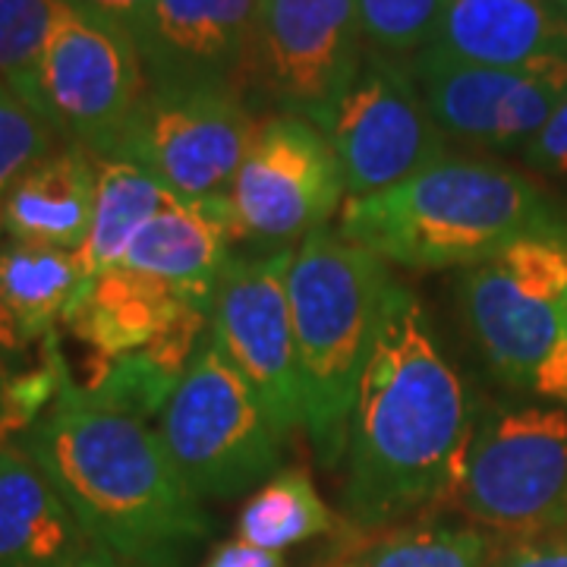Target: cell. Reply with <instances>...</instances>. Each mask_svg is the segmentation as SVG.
Listing matches in <instances>:
<instances>
[{
  "instance_id": "f546056e",
  "label": "cell",
  "mask_w": 567,
  "mask_h": 567,
  "mask_svg": "<svg viewBox=\"0 0 567 567\" xmlns=\"http://www.w3.org/2000/svg\"><path fill=\"white\" fill-rule=\"evenodd\" d=\"M66 3L92 13V17H102V20L121 25L133 39H136V32L148 17V7H152V0H66Z\"/></svg>"
},
{
  "instance_id": "9a60e30c",
  "label": "cell",
  "mask_w": 567,
  "mask_h": 567,
  "mask_svg": "<svg viewBox=\"0 0 567 567\" xmlns=\"http://www.w3.org/2000/svg\"><path fill=\"white\" fill-rule=\"evenodd\" d=\"M259 0H152L136 32L148 85H240Z\"/></svg>"
},
{
  "instance_id": "ba28073f",
  "label": "cell",
  "mask_w": 567,
  "mask_h": 567,
  "mask_svg": "<svg viewBox=\"0 0 567 567\" xmlns=\"http://www.w3.org/2000/svg\"><path fill=\"white\" fill-rule=\"evenodd\" d=\"M461 303L498 382L529 391L539 363L567 331V230L520 237L470 268Z\"/></svg>"
},
{
  "instance_id": "4dcf8cb0",
  "label": "cell",
  "mask_w": 567,
  "mask_h": 567,
  "mask_svg": "<svg viewBox=\"0 0 567 567\" xmlns=\"http://www.w3.org/2000/svg\"><path fill=\"white\" fill-rule=\"evenodd\" d=\"M529 391L546 398V401L567 404V331L561 334V341L551 347V353H548L546 360L539 363Z\"/></svg>"
},
{
  "instance_id": "603a6c76",
  "label": "cell",
  "mask_w": 567,
  "mask_h": 567,
  "mask_svg": "<svg viewBox=\"0 0 567 567\" xmlns=\"http://www.w3.org/2000/svg\"><path fill=\"white\" fill-rule=\"evenodd\" d=\"M338 529L334 511L324 505L319 488L303 466H281L249 495L237 517V539L278 551L328 536Z\"/></svg>"
},
{
  "instance_id": "e0dca14e",
  "label": "cell",
  "mask_w": 567,
  "mask_h": 567,
  "mask_svg": "<svg viewBox=\"0 0 567 567\" xmlns=\"http://www.w3.org/2000/svg\"><path fill=\"white\" fill-rule=\"evenodd\" d=\"M429 51L473 66H524L567 54V17L548 0H447Z\"/></svg>"
},
{
  "instance_id": "ac0fdd59",
  "label": "cell",
  "mask_w": 567,
  "mask_h": 567,
  "mask_svg": "<svg viewBox=\"0 0 567 567\" xmlns=\"http://www.w3.org/2000/svg\"><path fill=\"white\" fill-rule=\"evenodd\" d=\"M99 548L20 442L0 445V567H73Z\"/></svg>"
},
{
  "instance_id": "2e32d148",
  "label": "cell",
  "mask_w": 567,
  "mask_h": 567,
  "mask_svg": "<svg viewBox=\"0 0 567 567\" xmlns=\"http://www.w3.org/2000/svg\"><path fill=\"white\" fill-rule=\"evenodd\" d=\"M189 316H212V300L114 265L82 281L63 324L104 363L155 344Z\"/></svg>"
},
{
  "instance_id": "4316f807",
  "label": "cell",
  "mask_w": 567,
  "mask_h": 567,
  "mask_svg": "<svg viewBox=\"0 0 567 567\" xmlns=\"http://www.w3.org/2000/svg\"><path fill=\"white\" fill-rule=\"evenodd\" d=\"M61 142L66 140L39 111H32L13 89L0 85V205L13 183Z\"/></svg>"
},
{
  "instance_id": "836d02e7",
  "label": "cell",
  "mask_w": 567,
  "mask_h": 567,
  "mask_svg": "<svg viewBox=\"0 0 567 567\" xmlns=\"http://www.w3.org/2000/svg\"><path fill=\"white\" fill-rule=\"evenodd\" d=\"M73 567H130V565H123V561H114V558H107V555H102V551H95V555L82 558L80 565H73Z\"/></svg>"
},
{
  "instance_id": "d4e9b609",
  "label": "cell",
  "mask_w": 567,
  "mask_h": 567,
  "mask_svg": "<svg viewBox=\"0 0 567 567\" xmlns=\"http://www.w3.org/2000/svg\"><path fill=\"white\" fill-rule=\"evenodd\" d=\"M447 0H357V20L369 51L410 61L445 13Z\"/></svg>"
},
{
  "instance_id": "5bb4252c",
  "label": "cell",
  "mask_w": 567,
  "mask_h": 567,
  "mask_svg": "<svg viewBox=\"0 0 567 567\" xmlns=\"http://www.w3.org/2000/svg\"><path fill=\"white\" fill-rule=\"evenodd\" d=\"M410 70L447 140L483 148H524L567 95V54L498 70L423 48Z\"/></svg>"
},
{
  "instance_id": "7a4b0ae2",
  "label": "cell",
  "mask_w": 567,
  "mask_h": 567,
  "mask_svg": "<svg viewBox=\"0 0 567 567\" xmlns=\"http://www.w3.org/2000/svg\"><path fill=\"white\" fill-rule=\"evenodd\" d=\"M102 555L130 567H186L215 524L167 461L158 432L73 382L20 442Z\"/></svg>"
},
{
  "instance_id": "d6986e66",
  "label": "cell",
  "mask_w": 567,
  "mask_h": 567,
  "mask_svg": "<svg viewBox=\"0 0 567 567\" xmlns=\"http://www.w3.org/2000/svg\"><path fill=\"white\" fill-rule=\"evenodd\" d=\"M234 240L230 196L199 205L171 196L162 212L136 234L123 265L203 300H215L218 278L234 256Z\"/></svg>"
},
{
  "instance_id": "484cf974",
  "label": "cell",
  "mask_w": 567,
  "mask_h": 567,
  "mask_svg": "<svg viewBox=\"0 0 567 567\" xmlns=\"http://www.w3.org/2000/svg\"><path fill=\"white\" fill-rule=\"evenodd\" d=\"M66 0H0V85L17 89L66 17Z\"/></svg>"
},
{
  "instance_id": "1f68e13d",
  "label": "cell",
  "mask_w": 567,
  "mask_h": 567,
  "mask_svg": "<svg viewBox=\"0 0 567 567\" xmlns=\"http://www.w3.org/2000/svg\"><path fill=\"white\" fill-rule=\"evenodd\" d=\"M203 567H287L284 565V555L278 551H268V548L249 546L244 539H230L218 546Z\"/></svg>"
},
{
  "instance_id": "f1b7e54d",
  "label": "cell",
  "mask_w": 567,
  "mask_h": 567,
  "mask_svg": "<svg viewBox=\"0 0 567 567\" xmlns=\"http://www.w3.org/2000/svg\"><path fill=\"white\" fill-rule=\"evenodd\" d=\"M495 567H567V529L507 546V551L498 555Z\"/></svg>"
},
{
  "instance_id": "5b68a950",
  "label": "cell",
  "mask_w": 567,
  "mask_h": 567,
  "mask_svg": "<svg viewBox=\"0 0 567 567\" xmlns=\"http://www.w3.org/2000/svg\"><path fill=\"white\" fill-rule=\"evenodd\" d=\"M447 507L502 543L567 529V410L498 404L473 425L466 466Z\"/></svg>"
},
{
  "instance_id": "d590c367",
  "label": "cell",
  "mask_w": 567,
  "mask_h": 567,
  "mask_svg": "<svg viewBox=\"0 0 567 567\" xmlns=\"http://www.w3.org/2000/svg\"><path fill=\"white\" fill-rule=\"evenodd\" d=\"M548 3H555V7H558V10L567 17V0H548Z\"/></svg>"
},
{
  "instance_id": "e575fe53",
  "label": "cell",
  "mask_w": 567,
  "mask_h": 567,
  "mask_svg": "<svg viewBox=\"0 0 567 567\" xmlns=\"http://www.w3.org/2000/svg\"><path fill=\"white\" fill-rule=\"evenodd\" d=\"M328 567H353V555H350V558H341V561H334V565Z\"/></svg>"
},
{
  "instance_id": "8fae6325",
  "label": "cell",
  "mask_w": 567,
  "mask_h": 567,
  "mask_svg": "<svg viewBox=\"0 0 567 567\" xmlns=\"http://www.w3.org/2000/svg\"><path fill=\"white\" fill-rule=\"evenodd\" d=\"M363 54L357 0H259L246 89L328 130Z\"/></svg>"
},
{
  "instance_id": "6da1fadb",
  "label": "cell",
  "mask_w": 567,
  "mask_h": 567,
  "mask_svg": "<svg viewBox=\"0 0 567 567\" xmlns=\"http://www.w3.org/2000/svg\"><path fill=\"white\" fill-rule=\"evenodd\" d=\"M473 425V404L423 300L391 284L347 432V520L379 529L423 507H447Z\"/></svg>"
},
{
  "instance_id": "3957f363",
  "label": "cell",
  "mask_w": 567,
  "mask_h": 567,
  "mask_svg": "<svg viewBox=\"0 0 567 567\" xmlns=\"http://www.w3.org/2000/svg\"><path fill=\"white\" fill-rule=\"evenodd\" d=\"M567 218L527 174L492 158L447 155L385 193L344 199L338 234L382 262L420 271L476 268L529 234H565Z\"/></svg>"
},
{
  "instance_id": "44dd1931",
  "label": "cell",
  "mask_w": 567,
  "mask_h": 567,
  "mask_svg": "<svg viewBox=\"0 0 567 567\" xmlns=\"http://www.w3.org/2000/svg\"><path fill=\"white\" fill-rule=\"evenodd\" d=\"M85 281L76 249L0 240V306L22 347L44 341L63 322L66 306Z\"/></svg>"
},
{
  "instance_id": "4fadbf2b",
  "label": "cell",
  "mask_w": 567,
  "mask_h": 567,
  "mask_svg": "<svg viewBox=\"0 0 567 567\" xmlns=\"http://www.w3.org/2000/svg\"><path fill=\"white\" fill-rule=\"evenodd\" d=\"M324 136L341 162L347 199L385 193L447 158V136L432 117L410 61L369 48Z\"/></svg>"
},
{
  "instance_id": "277c9868",
  "label": "cell",
  "mask_w": 567,
  "mask_h": 567,
  "mask_svg": "<svg viewBox=\"0 0 567 567\" xmlns=\"http://www.w3.org/2000/svg\"><path fill=\"white\" fill-rule=\"evenodd\" d=\"M388 265L331 227L293 249L287 275L306 432L324 470L347 454V432L365 360L391 290Z\"/></svg>"
},
{
  "instance_id": "7c38bea8",
  "label": "cell",
  "mask_w": 567,
  "mask_h": 567,
  "mask_svg": "<svg viewBox=\"0 0 567 567\" xmlns=\"http://www.w3.org/2000/svg\"><path fill=\"white\" fill-rule=\"evenodd\" d=\"M297 246L230 256L212 300L208 338L262 401L278 435L306 429L287 275Z\"/></svg>"
},
{
  "instance_id": "7402d4cb",
  "label": "cell",
  "mask_w": 567,
  "mask_h": 567,
  "mask_svg": "<svg viewBox=\"0 0 567 567\" xmlns=\"http://www.w3.org/2000/svg\"><path fill=\"white\" fill-rule=\"evenodd\" d=\"M171 199V193L140 164L117 155H95V208L85 244L76 249L85 278L123 265L130 244Z\"/></svg>"
},
{
  "instance_id": "83f0119b",
  "label": "cell",
  "mask_w": 567,
  "mask_h": 567,
  "mask_svg": "<svg viewBox=\"0 0 567 567\" xmlns=\"http://www.w3.org/2000/svg\"><path fill=\"white\" fill-rule=\"evenodd\" d=\"M520 158L551 177H567V95L543 123V130L520 148Z\"/></svg>"
},
{
  "instance_id": "cb8c5ba5",
  "label": "cell",
  "mask_w": 567,
  "mask_h": 567,
  "mask_svg": "<svg viewBox=\"0 0 567 567\" xmlns=\"http://www.w3.org/2000/svg\"><path fill=\"white\" fill-rule=\"evenodd\" d=\"M492 536L473 524L420 520L353 555V567H495Z\"/></svg>"
},
{
  "instance_id": "30bf717a",
  "label": "cell",
  "mask_w": 567,
  "mask_h": 567,
  "mask_svg": "<svg viewBox=\"0 0 567 567\" xmlns=\"http://www.w3.org/2000/svg\"><path fill=\"white\" fill-rule=\"evenodd\" d=\"M347 199L334 145L312 121L268 114L230 186L234 237L284 249L322 230Z\"/></svg>"
},
{
  "instance_id": "52a82bcc",
  "label": "cell",
  "mask_w": 567,
  "mask_h": 567,
  "mask_svg": "<svg viewBox=\"0 0 567 567\" xmlns=\"http://www.w3.org/2000/svg\"><path fill=\"white\" fill-rule=\"evenodd\" d=\"M13 92L63 140L107 155L145 102L148 73L126 29L70 7Z\"/></svg>"
},
{
  "instance_id": "8992f818",
  "label": "cell",
  "mask_w": 567,
  "mask_h": 567,
  "mask_svg": "<svg viewBox=\"0 0 567 567\" xmlns=\"http://www.w3.org/2000/svg\"><path fill=\"white\" fill-rule=\"evenodd\" d=\"M155 432L196 498L240 495L281 470V435L212 338L189 360Z\"/></svg>"
},
{
  "instance_id": "d6a6232c",
  "label": "cell",
  "mask_w": 567,
  "mask_h": 567,
  "mask_svg": "<svg viewBox=\"0 0 567 567\" xmlns=\"http://www.w3.org/2000/svg\"><path fill=\"white\" fill-rule=\"evenodd\" d=\"M25 347L20 344L17 338V328L7 319L3 306H0V413H3V391H7V382L13 375V360L20 357Z\"/></svg>"
},
{
  "instance_id": "ffe728a7",
  "label": "cell",
  "mask_w": 567,
  "mask_h": 567,
  "mask_svg": "<svg viewBox=\"0 0 567 567\" xmlns=\"http://www.w3.org/2000/svg\"><path fill=\"white\" fill-rule=\"evenodd\" d=\"M95 208V155L61 142L35 162L0 205V234L10 240L80 249Z\"/></svg>"
},
{
  "instance_id": "9c48e42d",
  "label": "cell",
  "mask_w": 567,
  "mask_h": 567,
  "mask_svg": "<svg viewBox=\"0 0 567 567\" xmlns=\"http://www.w3.org/2000/svg\"><path fill=\"white\" fill-rule=\"evenodd\" d=\"M256 126L240 85H148L107 155L136 162L181 203H212L230 196Z\"/></svg>"
}]
</instances>
